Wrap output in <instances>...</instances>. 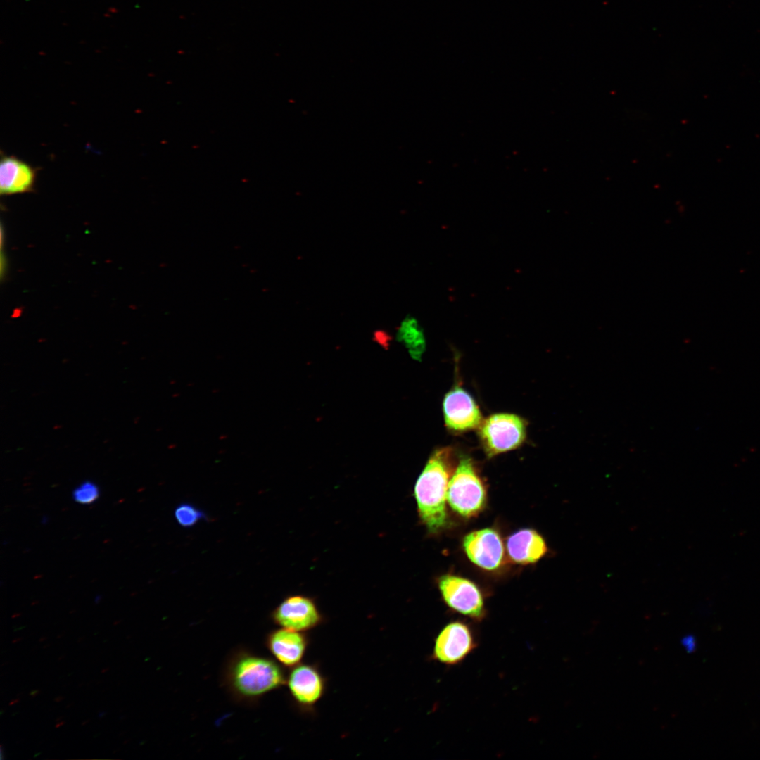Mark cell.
I'll use <instances>...</instances> for the list:
<instances>
[{"label":"cell","mask_w":760,"mask_h":760,"mask_svg":"<svg viewBox=\"0 0 760 760\" xmlns=\"http://www.w3.org/2000/svg\"><path fill=\"white\" fill-rule=\"evenodd\" d=\"M286 683L294 701L305 709L313 707L322 697L326 688L324 677L315 665L310 664L293 666Z\"/></svg>","instance_id":"9"},{"label":"cell","mask_w":760,"mask_h":760,"mask_svg":"<svg viewBox=\"0 0 760 760\" xmlns=\"http://www.w3.org/2000/svg\"><path fill=\"white\" fill-rule=\"evenodd\" d=\"M683 644L685 647L687 648L688 651H692L695 647V641L693 640V638L691 636H688L685 638L683 640Z\"/></svg>","instance_id":"17"},{"label":"cell","mask_w":760,"mask_h":760,"mask_svg":"<svg viewBox=\"0 0 760 760\" xmlns=\"http://www.w3.org/2000/svg\"><path fill=\"white\" fill-rule=\"evenodd\" d=\"M72 705H73V703H70V704H68V705H67V706H66V707H67V708H69V707H71Z\"/></svg>","instance_id":"29"},{"label":"cell","mask_w":760,"mask_h":760,"mask_svg":"<svg viewBox=\"0 0 760 760\" xmlns=\"http://www.w3.org/2000/svg\"><path fill=\"white\" fill-rule=\"evenodd\" d=\"M89 721H90V719H87V720H86V721H83V722L82 723V726H84V725L87 724V723H89Z\"/></svg>","instance_id":"24"},{"label":"cell","mask_w":760,"mask_h":760,"mask_svg":"<svg viewBox=\"0 0 760 760\" xmlns=\"http://www.w3.org/2000/svg\"><path fill=\"white\" fill-rule=\"evenodd\" d=\"M63 699H64V697H63V696H58V697H56L55 698V699H54V700H55V702H61V701H62V700H63Z\"/></svg>","instance_id":"20"},{"label":"cell","mask_w":760,"mask_h":760,"mask_svg":"<svg viewBox=\"0 0 760 760\" xmlns=\"http://www.w3.org/2000/svg\"><path fill=\"white\" fill-rule=\"evenodd\" d=\"M397 340L407 349L410 355L420 360L426 347V339L422 326L412 315H407L400 321L396 332Z\"/></svg>","instance_id":"14"},{"label":"cell","mask_w":760,"mask_h":760,"mask_svg":"<svg viewBox=\"0 0 760 760\" xmlns=\"http://www.w3.org/2000/svg\"><path fill=\"white\" fill-rule=\"evenodd\" d=\"M65 723V722L64 721H61L59 723H58L57 724H56L55 727L56 728H59L60 726H62L63 725H64Z\"/></svg>","instance_id":"21"},{"label":"cell","mask_w":760,"mask_h":760,"mask_svg":"<svg viewBox=\"0 0 760 760\" xmlns=\"http://www.w3.org/2000/svg\"><path fill=\"white\" fill-rule=\"evenodd\" d=\"M39 693H40V691L39 690H33L30 692V695L31 697H34L37 695H38Z\"/></svg>","instance_id":"18"},{"label":"cell","mask_w":760,"mask_h":760,"mask_svg":"<svg viewBox=\"0 0 760 760\" xmlns=\"http://www.w3.org/2000/svg\"><path fill=\"white\" fill-rule=\"evenodd\" d=\"M174 514L177 522L185 528L193 526L207 517L201 509L189 503L178 505L175 509Z\"/></svg>","instance_id":"15"},{"label":"cell","mask_w":760,"mask_h":760,"mask_svg":"<svg viewBox=\"0 0 760 760\" xmlns=\"http://www.w3.org/2000/svg\"><path fill=\"white\" fill-rule=\"evenodd\" d=\"M226 680L238 697L254 699L282 686L286 678L280 666L274 661L240 653L230 661Z\"/></svg>","instance_id":"2"},{"label":"cell","mask_w":760,"mask_h":760,"mask_svg":"<svg viewBox=\"0 0 760 760\" xmlns=\"http://www.w3.org/2000/svg\"><path fill=\"white\" fill-rule=\"evenodd\" d=\"M20 698H16V699H13V700H12V701H11V702L9 703V705L11 706V705H13L14 704H17V703H18V702H20Z\"/></svg>","instance_id":"19"},{"label":"cell","mask_w":760,"mask_h":760,"mask_svg":"<svg viewBox=\"0 0 760 760\" xmlns=\"http://www.w3.org/2000/svg\"><path fill=\"white\" fill-rule=\"evenodd\" d=\"M36 180L35 170L28 163L13 156H2L0 163V192L13 194L33 189Z\"/></svg>","instance_id":"12"},{"label":"cell","mask_w":760,"mask_h":760,"mask_svg":"<svg viewBox=\"0 0 760 760\" xmlns=\"http://www.w3.org/2000/svg\"><path fill=\"white\" fill-rule=\"evenodd\" d=\"M273 621L281 628L305 632L322 621V616L314 600L303 595L285 598L272 612Z\"/></svg>","instance_id":"7"},{"label":"cell","mask_w":760,"mask_h":760,"mask_svg":"<svg viewBox=\"0 0 760 760\" xmlns=\"http://www.w3.org/2000/svg\"><path fill=\"white\" fill-rule=\"evenodd\" d=\"M65 654H63V655H61V657H60L58 658V660H59V661H61V659H63V658L65 657Z\"/></svg>","instance_id":"28"},{"label":"cell","mask_w":760,"mask_h":760,"mask_svg":"<svg viewBox=\"0 0 760 760\" xmlns=\"http://www.w3.org/2000/svg\"><path fill=\"white\" fill-rule=\"evenodd\" d=\"M106 714V711H101V712H99V718L103 717V716H105Z\"/></svg>","instance_id":"23"},{"label":"cell","mask_w":760,"mask_h":760,"mask_svg":"<svg viewBox=\"0 0 760 760\" xmlns=\"http://www.w3.org/2000/svg\"><path fill=\"white\" fill-rule=\"evenodd\" d=\"M99 497V489L96 483L86 481L78 485L72 491L74 501L89 505L96 501Z\"/></svg>","instance_id":"16"},{"label":"cell","mask_w":760,"mask_h":760,"mask_svg":"<svg viewBox=\"0 0 760 760\" xmlns=\"http://www.w3.org/2000/svg\"><path fill=\"white\" fill-rule=\"evenodd\" d=\"M477 646L473 630L465 623H447L435 638L431 657L446 666L460 664Z\"/></svg>","instance_id":"5"},{"label":"cell","mask_w":760,"mask_h":760,"mask_svg":"<svg viewBox=\"0 0 760 760\" xmlns=\"http://www.w3.org/2000/svg\"><path fill=\"white\" fill-rule=\"evenodd\" d=\"M62 636H63V634H61V635H58V636L57 637V638H61Z\"/></svg>","instance_id":"33"},{"label":"cell","mask_w":760,"mask_h":760,"mask_svg":"<svg viewBox=\"0 0 760 760\" xmlns=\"http://www.w3.org/2000/svg\"><path fill=\"white\" fill-rule=\"evenodd\" d=\"M84 638V637H82V638H80V639H79V640H78L77 641H78V642H80V641L82 640H83Z\"/></svg>","instance_id":"31"},{"label":"cell","mask_w":760,"mask_h":760,"mask_svg":"<svg viewBox=\"0 0 760 760\" xmlns=\"http://www.w3.org/2000/svg\"><path fill=\"white\" fill-rule=\"evenodd\" d=\"M453 456V450L450 447L435 450L414 486L419 516L431 533L439 531L447 524L445 502Z\"/></svg>","instance_id":"1"},{"label":"cell","mask_w":760,"mask_h":760,"mask_svg":"<svg viewBox=\"0 0 760 760\" xmlns=\"http://www.w3.org/2000/svg\"><path fill=\"white\" fill-rule=\"evenodd\" d=\"M438 586L444 602L452 610L476 621L483 617V598L472 582L459 576L445 575L440 578Z\"/></svg>","instance_id":"6"},{"label":"cell","mask_w":760,"mask_h":760,"mask_svg":"<svg viewBox=\"0 0 760 760\" xmlns=\"http://www.w3.org/2000/svg\"><path fill=\"white\" fill-rule=\"evenodd\" d=\"M463 547L469 559L479 567L493 570L500 565L504 547L499 534L491 528L475 531L463 540Z\"/></svg>","instance_id":"10"},{"label":"cell","mask_w":760,"mask_h":760,"mask_svg":"<svg viewBox=\"0 0 760 760\" xmlns=\"http://www.w3.org/2000/svg\"><path fill=\"white\" fill-rule=\"evenodd\" d=\"M266 646L282 666L293 668L300 663L308 646V638L303 632L281 628L267 635Z\"/></svg>","instance_id":"11"},{"label":"cell","mask_w":760,"mask_h":760,"mask_svg":"<svg viewBox=\"0 0 760 760\" xmlns=\"http://www.w3.org/2000/svg\"><path fill=\"white\" fill-rule=\"evenodd\" d=\"M22 639H23L22 638H15L12 641V643H13V644L17 643L18 642H19Z\"/></svg>","instance_id":"22"},{"label":"cell","mask_w":760,"mask_h":760,"mask_svg":"<svg viewBox=\"0 0 760 760\" xmlns=\"http://www.w3.org/2000/svg\"><path fill=\"white\" fill-rule=\"evenodd\" d=\"M49 646H50V644H47V645H44V646L43 647H44V648H46V647H49Z\"/></svg>","instance_id":"30"},{"label":"cell","mask_w":760,"mask_h":760,"mask_svg":"<svg viewBox=\"0 0 760 760\" xmlns=\"http://www.w3.org/2000/svg\"><path fill=\"white\" fill-rule=\"evenodd\" d=\"M526 434V422L513 414H495L479 426L481 444L490 457L518 448L525 440Z\"/></svg>","instance_id":"4"},{"label":"cell","mask_w":760,"mask_h":760,"mask_svg":"<svg viewBox=\"0 0 760 760\" xmlns=\"http://www.w3.org/2000/svg\"><path fill=\"white\" fill-rule=\"evenodd\" d=\"M447 501L462 516L479 512L486 501V490L472 460L462 457L449 480Z\"/></svg>","instance_id":"3"},{"label":"cell","mask_w":760,"mask_h":760,"mask_svg":"<svg viewBox=\"0 0 760 760\" xmlns=\"http://www.w3.org/2000/svg\"><path fill=\"white\" fill-rule=\"evenodd\" d=\"M63 718V716H59V717H58V718H56V721H57V722L61 721V720H62Z\"/></svg>","instance_id":"26"},{"label":"cell","mask_w":760,"mask_h":760,"mask_svg":"<svg viewBox=\"0 0 760 760\" xmlns=\"http://www.w3.org/2000/svg\"><path fill=\"white\" fill-rule=\"evenodd\" d=\"M108 670H109V668H105L103 670H101V673H104L107 672Z\"/></svg>","instance_id":"25"},{"label":"cell","mask_w":760,"mask_h":760,"mask_svg":"<svg viewBox=\"0 0 760 760\" xmlns=\"http://www.w3.org/2000/svg\"><path fill=\"white\" fill-rule=\"evenodd\" d=\"M443 410L446 426L455 432L477 428L482 423L481 411L471 395L462 388H455L445 396Z\"/></svg>","instance_id":"8"},{"label":"cell","mask_w":760,"mask_h":760,"mask_svg":"<svg viewBox=\"0 0 760 760\" xmlns=\"http://www.w3.org/2000/svg\"><path fill=\"white\" fill-rule=\"evenodd\" d=\"M507 548L510 558L519 564L534 563L547 552L543 537L536 531L521 529L507 539Z\"/></svg>","instance_id":"13"},{"label":"cell","mask_w":760,"mask_h":760,"mask_svg":"<svg viewBox=\"0 0 760 760\" xmlns=\"http://www.w3.org/2000/svg\"><path fill=\"white\" fill-rule=\"evenodd\" d=\"M46 640V637H43V638H41V639L39 640V642H43V641H44V640Z\"/></svg>","instance_id":"27"},{"label":"cell","mask_w":760,"mask_h":760,"mask_svg":"<svg viewBox=\"0 0 760 760\" xmlns=\"http://www.w3.org/2000/svg\"><path fill=\"white\" fill-rule=\"evenodd\" d=\"M40 754H41V752L37 753L36 755H34V757L39 756Z\"/></svg>","instance_id":"32"}]
</instances>
